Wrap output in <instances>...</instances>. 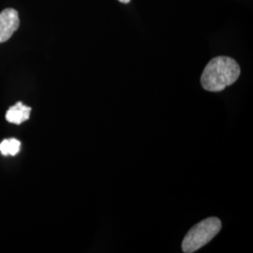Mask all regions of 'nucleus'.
Here are the masks:
<instances>
[{
	"label": "nucleus",
	"instance_id": "f03ea898",
	"mask_svg": "<svg viewBox=\"0 0 253 253\" xmlns=\"http://www.w3.org/2000/svg\"><path fill=\"white\" fill-rule=\"evenodd\" d=\"M221 229V222L217 217H208L192 227L184 237L182 251L186 253L197 252L210 242Z\"/></svg>",
	"mask_w": 253,
	"mask_h": 253
},
{
	"label": "nucleus",
	"instance_id": "20e7f679",
	"mask_svg": "<svg viewBox=\"0 0 253 253\" xmlns=\"http://www.w3.org/2000/svg\"><path fill=\"white\" fill-rule=\"evenodd\" d=\"M31 108L25 105L23 102H17L15 105L11 106L6 113V119L12 124H22L27 121L30 117Z\"/></svg>",
	"mask_w": 253,
	"mask_h": 253
},
{
	"label": "nucleus",
	"instance_id": "7ed1b4c3",
	"mask_svg": "<svg viewBox=\"0 0 253 253\" xmlns=\"http://www.w3.org/2000/svg\"><path fill=\"white\" fill-rule=\"evenodd\" d=\"M20 26L18 11L11 8L0 12V44L9 41Z\"/></svg>",
	"mask_w": 253,
	"mask_h": 253
},
{
	"label": "nucleus",
	"instance_id": "f257e3e1",
	"mask_svg": "<svg viewBox=\"0 0 253 253\" xmlns=\"http://www.w3.org/2000/svg\"><path fill=\"white\" fill-rule=\"evenodd\" d=\"M240 75V67L229 56H217L211 59L201 76L205 90L219 92L233 84Z\"/></svg>",
	"mask_w": 253,
	"mask_h": 253
},
{
	"label": "nucleus",
	"instance_id": "423d86ee",
	"mask_svg": "<svg viewBox=\"0 0 253 253\" xmlns=\"http://www.w3.org/2000/svg\"><path fill=\"white\" fill-rule=\"evenodd\" d=\"M118 1H120L121 3H124V4H127L130 2V0H118Z\"/></svg>",
	"mask_w": 253,
	"mask_h": 253
},
{
	"label": "nucleus",
	"instance_id": "39448f33",
	"mask_svg": "<svg viewBox=\"0 0 253 253\" xmlns=\"http://www.w3.org/2000/svg\"><path fill=\"white\" fill-rule=\"evenodd\" d=\"M21 142L17 139H6L0 143V152L4 156H15L19 153Z\"/></svg>",
	"mask_w": 253,
	"mask_h": 253
}]
</instances>
